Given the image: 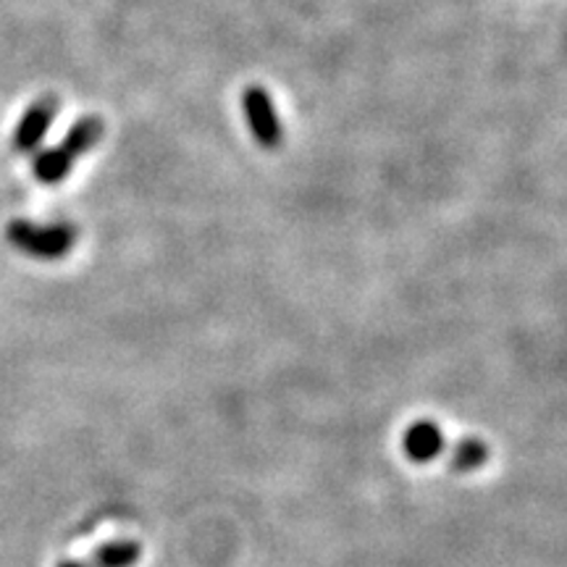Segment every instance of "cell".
<instances>
[{
    "label": "cell",
    "mask_w": 567,
    "mask_h": 567,
    "mask_svg": "<svg viewBox=\"0 0 567 567\" xmlns=\"http://www.w3.org/2000/svg\"><path fill=\"white\" fill-rule=\"evenodd\" d=\"M101 137H103V122H101V118L84 116L66 132V137H63L61 147L71 155V158H80V155L90 153L92 147L101 142Z\"/></svg>",
    "instance_id": "5"
},
{
    "label": "cell",
    "mask_w": 567,
    "mask_h": 567,
    "mask_svg": "<svg viewBox=\"0 0 567 567\" xmlns=\"http://www.w3.org/2000/svg\"><path fill=\"white\" fill-rule=\"evenodd\" d=\"M142 557V547L132 538H118L92 551L90 567H134Z\"/></svg>",
    "instance_id": "6"
},
{
    "label": "cell",
    "mask_w": 567,
    "mask_h": 567,
    "mask_svg": "<svg viewBox=\"0 0 567 567\" xmlns=\"http://www.w3.org/2000/svg\"><path fill=\"white\" fill-rule=\"evenodd\" d=\"M488 460V446L486 442H481L476 436H465L452 446L450 452V465L452 471L457 473H473L478 467H484Z\"/></svg>",
    "instance_id": "8"
},
{
    "label": "cell",
    "mask_w": 567,
    "mask_h": 567,
    "mask_svg": "<svg viewBox=\"0 0 567 567\" xmlns=\"http://www.w3.org/2000/svg\"><path fill=\"white\" fill-rule=\"evenodd\" d=\"M9 243L19 250L34 255V258H63L76 243V229L71 224L34 226L30 221L9 224Z\"/></svg>",
    "instance_id": "1"
},
{
    "label": "cell",
    "mask_w": 567,
    "mask_h": 567,
    "mask_svg": "<svg viewBox=\"0 0 567 567\" xmlns=\"http://www.w3.org/2000/svg\"><path fill=\"white\" fill-rule=\"evenodd\" d=\"M243 111L247 124L255 134V140L260 145L274 151V147L281 145V122L279 113L274 109V101L268 97V92L264 87H247L243 95Z\"/></svg>",
    "instance_id": "2"
},
{
    "label": "cell",
    "mask_w": 567,
    "mask_h": 567,
    "mask_svg": "<svg viewBox=\"0 0 567 567\" xmlns=\"http://www.w3.org/2000/svg\"><path fill=\"white\" fill-rule=\"evenodd\" d=\"M71 163H74V158H71L61 145H55L34 155L32 168H34V176H38L42 184H59L61 179H66L69 176Z\"/></svg>",
    "instance_id": "7"
},
{
    "label": "cell",
    "mask_w": 567,
    "mask_h": 567,
    "mask_svg": "<svg viewBox=\"0 0 567 567\" xmlns=\"http://www.w3.org/2000/svg\"><path fill=\"white\" fill-rule=\"evenodd\" d=\"M446 439L444 431L439 429L434 421H417L405 431V439H402V450L405 455L417 465L431 463L444 452Z\"/></svg>",
    "instance_id": "4"
},
{
    "label": "cell",
    "mask_w": 567,
    "mask_h": 567,
    "mask_svg": "<svg viewBox=\"0 0 567 567\" xmlns=\"http://www.w3.org/2000/svg\"><path fill=\"white\" fill-rule=\"evenodd\" d=\"M55 113H59V101L55 97H42V101L32 103L30 111L21 116V122L13 132V151L30 153L40 145L48 130H51Z\"/></svg>",
    "instance_id": "3"
},
{
    "label": "cell",
    "mask_w": 567,
    "mask_h": 567,
    "mask_svg": "<svg viewBox=\"0 0 567 567\" xmlns=\"http://www.w3.org/2000/svg\"><path fill=\"white\" fill-rule=\"evenodd\" d=\"M59 567H90V565L80 563V559H66V563H61Z\"/></svg>",
    "instance_id": "9"
}]
</instances>
